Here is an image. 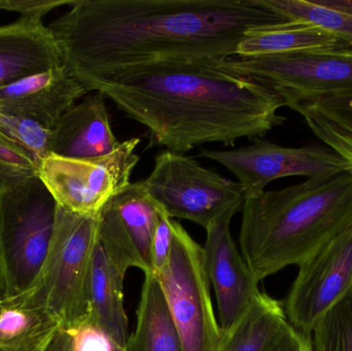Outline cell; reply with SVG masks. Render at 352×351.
I'll use <instances>...</instances> for the list:
<instances>
[{
	"label": "cell",
	"mask_w": 352,
	"mask_h": 351,
	"mask_svg": "<svg viewBox=\"0 0 352 351\" xmlns=\"http://www.w3.org/2000/svg\"><path fill=\"white\" fill-rule=\"evenodd\" d=\"M281 23L261 0H76L47 27L91 93L155 64L221 61L250 29Z\"/></svg>",
	"instance_id": "cell-1"
},
{
	"label": "cell",
	"mask_w": 352,
	"mask_h": 351,
	"mask_svg": "<svg viewBox=\"0 0 352 351\" xmlns=\"http://www.w3.org/2000/svg\"><path fill=\"white\" fill-rule=\"evenodd\" d=\"M219 61L164 62L129 72L99 92L148 128L150 146L184 154L205 144L258 139L285 117L265 87L221 69Z\"/></svg>",
	"instance_id": "cell-2"
},
{
	"label": "cell",
	"mask_w": 352,
	"mask_h": 351,
	"mask_svg": "<svg viewBox=\"0 0 352 351\" xmlns=\"http://www.w3.org/2000/svg\"><path fill=\"white\" fill-rule=\"evenodd\" d=\"M241 212L242 257L260 282L301 265L352 227V172L263 192Z\"/></svg>",
	"instance_id": "cell-3"
},
{
	"label": "cell",
	"mask_w": 352,
	"mask_h": 351,
	"mask_svg": "<svg viewBox=\"0 0 352 351\" xmlns=\"http://www.w3.org/2000/svg\"><path fill=\"white\" fill-rule=\"evenodd\" d=\"M98 228L99 216H80L57 205L49 255L31 291L65 331H74L90 319Z\"/></svg>",
	"instance_id": "cell-4"
},
{
	"label": "cell",
	"mask_w": 352,
	"mask_h": 351,
	"mask_svg": "<svg viewBox=\"0 0 352 351\" xmlns=\"http://www.w3.org/2000/svg\"><path fill=\"white\" fill-rule=\"evenodd\" d=\"M150 199L171 218L200 225L205 230L231 223L245 202L238 181L201 166L192 157L163 150L155 158L154 169L140 181Z\"/></svg>",
	"instance_id": "cell-5"
},
{
	"label": "cell",
	"mask_w": 352,
	"mask_h": 351,
	"mask_svg": "<svg viewBox=\"0 0 352 351\" xmlns=\"http://www.w3.org/2000/svg\"><path fill=\"white\" fill-rule=\"evenodd\" d=\"M221 69L268 89L285 106L333 95L352 94V49L318 47L258 56H232Z\"/></svg>",
	"instance_id": "cell-6"
},
{
	"label": "cell",
	"mask_w": 352,
	"mask_h": 351,
	"mask_svg": "<svg viewBox=\"0 0 352 351\" xmlns=\"http://www.w3.org/2000/svg\"><path fill=\"white\" fill-rule=\"evenodd\" d=\"M57 204L38 177L0 193V255L6 297L28 292L49 255Z\"/></svg>",
	"instance_id": "cell-7"
},
{
	"label": "cell",
	"mask_w": 352,
	"mask_h": 351,
	"mask_svg": "<svg viewBox=\"0 0 352 351\" xmlns=\"http://www.w3.org/2000/svg\"><path fill=\"white\" fill-rule=\"evenodd\" d=\"M156 278L184 350L217 351L221 330L211 300L204 251L175 220L170 257Z\"/></svg>",
	"instance_id": "cell-8"
},
{
	"label": "cell",
	"mask_w": 352,
	"mask_h": 351,
	"mask_svg": "<svg viewBox=\"0 0 352 351\" xmlns=\"http://www.w3.org/2000/svg\"><path fill=\"white\" fill-rule=\"evenodd\" d=\"M138 137L121 142L117 150L97 158H65L47 154L39 160L38 179L56 204L80 216H96L130 185L140 162Z\"/></svg>",
	"instance_id": "cell-9"
},
{
	"label": "cell",
	"mask_w": 352,
	"mask_h": 351,
	"mask_svg": "<svg viewBox=\"0 0 352 351\" xmlns=\"http://www.w3.org/2000/svg\"><path fill=\"white\" fill-rule=\"evenodd\" d=\"M199 156L231 171L237 177L245 199L260 195L269 183L283 177L309 179L351 171L349 163L334 150L318 146L285 148L266 140L234 150H204Z\"/></svg>",
	"instance_id": "cell-10"
},
{
	"label": "cell",
	"mask_w": 352,
	"mask_h": 351,
	"mask_svg": "<svg viewBox=\"0 0 352 351\" xmlns=\"http://www.w3.org/2000/svg\"><path fill=\"white\" fill-rule=\"evenodd\" d=\"M352 286V227L299 266L283 309L292 327L311 334Z\"/></svg>",
	"instance_id": "cell-11"
},
{
	"label": "cell",
	"mask_w": 352,
	"mask_h": 351,
	"mask_svg": "<svg viewBox=\"0 0 352 351\" xmlns=\"http://www.w3.org/2000/svg\"><path fill=\"white\" fill-rule=\"evenodd\" d=\"M162 212L140 181L111 200L99 214L98 239L109 261L126 275L130 268L153 273L152 247Z\"/></svg>",
	"instance_id": "cell-12"
},
{
	"label": "cell",
	"mask_w": 352,
	"mask_h": 351,
	"mask_svg": "<svg viewBox=\"0 0 352 351\" xmlns=\"http://www.w3.org/2000/svg\"><path fill=\"white\" fill-rule=\"evenodd\" d=\"M205 264L214 290L221 331L229 330L260 294L258 282L234 242L230 223L206 230Z\"/></svg>",
	"instance_id": "cell-13"
},
{
	"label": "cell",
	"mask_w": 352,
	"mask_h": 351,
	"mask_svg": "<svg viewBox=\"0 0 352 351\" xmlns=\"http://www.w3.org/2000/svg\"><path fill=\"white\" fill-rule=\"evenodd\" d=\"M88 94L63 63L0 89V111L52 130Z\"/></svg>",
	"instance_id": "cell-14"
},
{
	"label": "cell",
	"mask_w": 352,
	"mask_h": 351,
	"mask_svg": "<svg viewBox=\"0 0 352 351\" xmlns=\"http://www.w3.org/2000/svg\"><path fill=\"white\" fill-rule=\"evenodd\" d=\"M105 99L96 91L70 107L50 131V154L86 159L117 150L121 142L113 133Z\"/></svg>",
	"instance_id": "cell-15"
},
{
	"label": "cell",
	"mask_w": 352,
	"mask_h": 351,
	"mask_svg": "<svg viewBox=\"0 0 352 351\" xmlns=\"http://www.w3.org/2000/svg\"><path fill=\"white\" fill-rule=\"evenodd\" d=\"M62 64L61 52L43 19L19 16L0 25V89Z\"/></svg>",
	"instance_id": "cell-16"
},
{
	"label": "cell",
	"mask_w": 352,
	"mask_h": 351,
	"mask_svg": "<svg viewBox=\"0 0 352 351\" xmlns=\"http://www.w3.org/2000/svg\"><path fill=\"white\" fill-rule=\"evenodd\" d=\"M59 329L31 290L0 300V351H47Z\"/></svg>",
	"instance_id": "cell-17"
},
{
	"label": "cell",
	"mask_w": 352,
	"mask_h": 351,
	"mask_svg": "<svg viewBox=\"0 0 352 351\" xmlns=\"http://www.w3.org/2000/svg\"><path fill=\"white\" fill-rule=\"evenodd\" d=\"M125 275L109 261L100 243L93 258L90 284V319L119 348H127L128 317L124 306Z\"/></svg>",
	"instance_id": "cell-18"
},
{
	"label": "cell",
	"mask_w": 352,
	"mask_h": 351,
	"mask_svg": "<svg viewBox=\"0 0 352 351\" xmlns=\"http://www.w3.org/2000/svg\"><path fill=\"white\" fill-rule=\"evenodd\" d=\"M287 324L283 305L261 292L245 313L221 331L217 351H269Z\"/></svg>",
	"instance_id": "cell-19"
},
{
	"label": "cell",
	"mask_w": 352,
	"mask_h": 351,
	"mask_svg": "<svg viewBox=\"0 0 352 351\" xmlns=\"http://www.w3.org/2000/svg\"><path fill=\"white\" fill-rule=\"evenodd\" d=\"M127 351H184L162 288L154 274H146L138 309V325Z\"/></svg>",
	"instance_id": "cell-20"
},
{
	"label": "cell",
	"mask_w": 352,
	"mask_h": 351,
	"mask_svg": "<svg viewBox=\"0 0 352 351\" xmlns=\"http://www.w3.org/2000/svg\"><path fill=\"white\" fill-rule=\"evenodd\" d=\"M318 47H346L322 29L306 23L287 22L250 29L240 41L236 56L267 55Z\"/></svg>",
	"instance_id": "cell-21"
},
{
	"label": "cell",
	"mask_w": 352,
	"mask_h": 351,
	"mask_svg": "<svg viewBox=\"0 0 352 351\" xmlns=\"http://www.w3.org/2000/svg\"><path fill=\"white\" fill-rule=\"evenodd\" d=\"M287 22L322 29L352 49V0H261Z\"/></svg>",
	"instance_id": "cell-22"
},
{
	"label": "cell",
	"mask_w": 352,
	"mask_h": 351,
	"mask_svg": "<svg viewBox=\"0 0 352 351\" xmlns=\"http://www.w3.org/2000/svg\"><path fill=\"white\" fill-rule=\"evenodd\" d=\"M314 351H352V286L311 332Z\"/></svg>",
	"instance_id": "cell-23"
},
{
	"label": "cell",
	"mask_w": 352,
	"mask_h": 351,
	"mask_svg": "<svg viewBox=\"0 0 352 351\" xmlns=\"http://www.w3.org/2000/svg\"><path fill=\"white\" fill-rule=\"evenodd\" d=\"M39 160L28 148L0 137V193L38 177Z\"/></svg>",
	"instance_id": "cell-24"
},
{
	"label": "cell",
	"mask_w": 352,
	"mask_h": 351,
	"mask_svg": "<svg viewBox=\"0 0 352 351\" xmlns=\"http://www.w3.org/2000/svg\"><path fill=\"white\" fill-rule=\"evenodd\" d=\"M50 131L33 122L0 111V137L21 144L39 159L49 154Z\"/></svg>",
	"instance_id": "cell-25"
},
{
	"label": "cell",
	"mask_w": 352,
	"mask_h": 351,
	"mask_svg": "<svg viewBox=\"0 0 352 351\" xmlns=\"http://www.w3.org/2000/svg\"><path fill=\"white\" fill-rule=\"evenodd\" d=\"M289 109L312 113L326 121L332 122L352 130V94L333 95L289 105Z\"/></svg>",
	"instance_id": "cell-26"
},
{
	"label": "cell",
	"mask_w": 352,
	"mask_h": 351,
	"mask_svg": "<svg viewBox=\"0 0 352 351\" xmlns=\"http://www.w3.org/2000/svg\"><path fill=\"white\" fill-rule=\"evenodd\" d=\"M314 135L329 148L342 157L351 167L352 172V130L326 121L310 113H300Z\"/></svg>",
	"instance_id": "cell-27"
},
{
	"label": "cell",
	"mask_w": 352,
	"mask_h": 351,
	"mask_svg": "<svg viewBox=\"0 0 352 351\" xmlns=\"http://www.w3.org/2000/svg\"><path fill=\"white\" fill-rule=\"evenodd\" d=\"M173 225L175 218H169L162 212L153 240L152 261L154 275H158L168 263L173 249Z\"/></svg>",
	"instance_id": "cell-28"
},
{
	"label": "cell",
	"mask_w": 352,
	"mask_h": 351,
	"mask_svg": "<svg viewBox=\"0 0 352 351\" xmlns=\"http://www.w3.org/2000/svg\"><path fill=\"white\" fill-rule=\"evenodd\" d=\"M76 0H0V12H18L25 18L43 19L61 6H72Z\"/></svg>",
	"instance_id": "cell-29"
},
{
	"label": "cell",
	"mask_w": 352,
	"mask_h": 351,
	"mask_svg": "<svg viewBox=\"0 0 352 351\" xmlns=\"http://www.w3.org/2000/svg\"><path fill=\"white\" fill-rule=\"evenodd\" d=\"M70 333L74 338V351H116L113 340L90 321Z\"/></svg>",
	"instance_id": "cell-30"
},
{
	"label": "cell",
	"mask_w": 352,
	"mask_h": 351,
	"mask_svg": "<svg viewBox=\"0 0 352 351\" xmlns=\"http://www.w3.org/2000/svg\"><path fill=\"white\" fill-rule=\"evenodd\" d=\"M269 351H314L311 334L298 331L287 324Z\"/></svg>",
	"instance_id": "cell-31"
},
{
	"label": "cell",
	"mask_w": 352,
	"mask_h": 351,
	"mask_svg": "<svg viewBox=\"0 0 352 351\" xmlns=\"http://www.w3.org/2000/svg\"><path fill=\"white\" fill-rule=\"evenodd\" d=\"M47 351H74L72 334L65 330L59 329Z\"/></svg>",
	"instance_id": "cell-32"
},
{
	"label": "cell",
	"mask_w": 352,
	"mask_h": 351,
	"mask_svg": "<svg viewBox=\"0 0 352 351\" xmlns=\"http://www.w3.org/2000/svg\"><path fill=\"white\" fill-rule=\"evenodd\" d=\"M6 278H4L3 266H2L1 255H0V300L6 298Z\"/></svg>",
	"instance_id": "cell-33"
},
{
	"label": "cell",
	"mask_w": 352,
	"mask_h": 351,
	"mask_svg": "<svg viewBox=\"0 0 352 351\" xmlns=\"http://www.w3.org/2000/svg\"><path fill=\"white\" fill-rule=\"evenodd\" d=\"M116 351H127V350H126V348H119L116 346Z\"/></svg>",
	"instance_id": "cell-34"
}]
</instances>
